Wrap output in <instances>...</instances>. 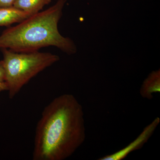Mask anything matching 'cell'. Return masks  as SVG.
<instances>
[{"mask_svg": "<svg viewBox=\"0 0 160 160\" xmlns=\"http://www.w3.org/2000/svg\"><path fill=\"white\" fill-rule=\"evenodd\" d=\"M85 139L82 105L72 94L62 95L45 107L38 122L32 159H66L82 146Z\"/></svg>", "mask_w": 160, "mask_h": 160, "instance_id": "1", "label": "cell"}, {"mask_svg": "<svg viewBox=\"0 0 160 160\" xmlns=\"http://www.w3.org/2000/svg\"><path fill=\"white\" fill-rule=\"evenodd\" d=\"M67 0H58L49 9L30 16L17 26L7 28L0 35V48L18 52H30L54 46L68 55L77 51L74 42L64 37L58 29Z\"/></svg>", "mask_w": 160, "mask_h": 160, "instance_id": "2", "label": "cell"}, {"mask_svg": "<svg viewBox=\"0 0 160 160\" xmlns=\"http://www.w3.org/2000/svg\"><path fill=\"white\" fill-rule=\"evenodd\" d=\"M5 82L9 98L12 99L32 78L58 62V55L38 51L18 52L3 48Z\"/></svg>", "mask_w": 160, "mask_h": 160, "instance_id": "3", "label": "cell"}, {"mask_svg": "<svg viewBox=\"0 0 160 160\" xmlns=\"http://www.w3.org/2000/svg\"><path fill=\"white\" fill-rule=\"evenodd\" d=\"M160 122L159 118L158 117L148 125L141 134L129 145L112 154L108 155L99 160H121L125 158L132 152L141 149L146 144L158 126Z\"/></svg>", "mask_w": 160, "mask_h": 160, "instance_id": "4", "label": "cell"}, {"mask_svg": "<svg viewBox=\"0 0 160 160\" xmlns=\"http://www.w3.org/2000/svg\"><path fill=\"white\" fill-rule=\"evenodd\" d=\"M160 92V70L152 72L140 88V93L144 98L151 100L153 93Z\"/></svg>", "mask_w": 160, "mask_h": 160, "instance_id": "5", "label": "cell"}, {"mask_svg": "<svg viewBox=\"0 0 160 160\" xmlns=\"http://www.w3.org/2000/svg\"><path fill=\"white\" fill-rule=\"evenodd\" d=\"M30 16L13 6L0 8V26H8L19 23Z\"/></svg>", "mask_w": 160, "mask_h": 160, "instance_id": "6", "label": "cell"}, {"mask_svg": "<svg viewBox=\"0 0 160 160\" xmlns=\"http://www.w3.org/2000/svg\"><path fill=\"white\" fill-rule=\"evenodd\" d=\"M51 2V0H15L12 6L32 16L39 12Z\"/></svg>", "mask_w": 160, "mask_h": 160, "instance_id": "7", "label": "cell"}, {"mask_svg": "<svg viewBox=\"0 0 160 160\" xmlns=\"http://www.w3.org/2000/svg\"><path fill=\"white\" fill-rule=\"evenodd\" d=\"M15 0H0V8H7L13 6Z\"/></svg>", "mask_w": 160, "mask_h": 160, "instance_id": "8", "label": "cell"}, {"mask_svg": "<svg viewBox=\"0 0 160 160\" xmlns=\"http://www.w3.org/2000/svg\"><path fill=\"white\" fill-rule=\"evenodd\" d=\"M5 82V72L2 60L0 61V83Z\"/></svg>", "mask_w": 160, "mask_h": 160, "instance_id": "9", "label": "cell"}, {"mask_svg": "<svg viewBox=\"0 0 160 160\" xmlns=\"http://www.w3.org/2000/svg\"><path fill=\"white\" fill-rule=\"evenodd\" d=\"M7 89L8 88L6 82L0 83V92L6 91Z\"/></svg>", "mask_w": 160, "mask_h": 160, "instance_id": "10", "label": "cell"}]
</instances>
